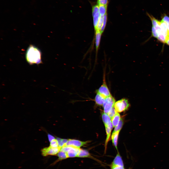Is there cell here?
<instances>
[{"mask_svg":"<svg viewBox=\"0 0 169 169\" xmlns=\"http://www.w3.org/2000/svg\"><path fill=\"white\" fill-rule=\"evenodd\" d=\"M42 53L40 50L37 47L32 44L28 48L25 54L27 62L30 65H37L42 63Z\"/></svg>","mask_w":169,"mask_h":169,"instance_id":"obj_1","label":"cell"},{"mask_svg":"<svg viewBox=\"0 0 169 169\" xmlns=\"http://www.w3.org/2000/svg\"><path fill=\"white\" fill-rule=\"evenodd\" d=\"M80 149L72 146H64L60 150L66 153L68 158H72L77 157Z\"/></svg>","mask_w":169,"mask_h":169,"instance_id":"obj_2","label":"cell"},{"mask_svg":"<svg viewBox=\"0 0 169 169\" xmlns=\"http://www.w3.org/2000/svg\"><path fill=\"white\" fill-rule=\"evenodd\" d=\"M129 106L127 100L123 99L115 103L114 107L116 111L120 112L127 110Z\"/></svg>","mask_w":169,"mask_h":169,"instance_id":"obj_3","label":"cell"},{"mask_svg":"<svg viewBox=\"0 0 169 169\" xmlns=\"http://www.w3.org/2000/svg\"><path fill=\"white\" fill-rule=\"evenodd\" d=\"M115 103V99L111 95L106 98L102 105L104 112L107 114L114 107Z\"/></svg>","mask_w":169,"mask_h":169,"instance_id":"obj_4","label":"cell"},{"mask_svg":"<svg viewBox=\"0 0 169 169\" xmlns=\"http://www.w3.org/2000/svg\"><path fill=\"white\" fill-rule=\"evenodd\" d=\"M61 148L59 147L57 148H53L49 146L42 149V154L44 156L49 155L56 156L57 155L60 151Z\"/></svg>","mask_w":169,"mask_h":169,"instance_id":"obj_5","label":"cell"},{"mask_svg":"<svg viewBox=\"0 0 169 169\" xmlns=\"http://www.w3.org/2000/svg\"><path fill=\"white\" fill-rule=\"evenodd\" d=\"M89 142V141L83 142L76 139H69L64 146H70L80 148L81 147L86 145Z\"/></svg>","mask_w":169,"mask_h":169,"instance_id":"obj_6","label":"cell"},{"mask_svg":"<svg viewBox=\"0 0 169 169\" xmlns=\"http://www.w3.org/2000/svg\"><path fill=\"white\" fill-rule=\"evenodd\" d=\"M98 93L105 98L111 96L105 82H104L99 88L96 91Z\"/></svg>","mask_w":169,"mask_h":169,"instance_id":"obj_7","label":"cell"},{"mask_svg":"<svg viewBox=\"0 0 169 169\" xmlns=\"http://www.w3.org/2000/svg\"><path fill=\"white\" fill-rule=\"evenodd\" d=\"M147 15L150 19L152 26L156 29L157 34L161 32L160 26V21L158 20L152 15L147 13Z\"/></svg>","mask_w":169,"mask_h":169,"instance_id":"obj_8","label":"cell"},{"mask_svg":"<svg viewBox=\"0 0 169 169\" xmlns=\"http://www.w3.org/2000/svg\"><path fill=\"white\" fill-rule=\"evenodd\" d=\"M105 127L107 134V137L105 144V152H106L108 143L109 139L111 130L113 127L111 122H110L108 125L105 126Z\"/></svg>","mask_w":169,"mask_h":169,"instance_id":"obj_9","label":"cell"},{"mask_svg":"<svg viewBox=\"0 0 169 169\" xmlns=\"http://www.w3.org/2000/svg\"><path fill=\"white\" fill-rule=\"evenodd\" d=\"M111 166H120L124 167L123 161L119 152L114 159Z\"/></svg>","mask_w":169,"mask_h":169,"instance_id":"obj_10","label":"cell"},{"mask_svg":"<svg viewBox=\"0 0 169 169\" xmlns=\"http://www.w3.org/2000/svg\"><path fill=\"white\" fill-rule=\"evenodd\" d=\"M77 157L81 158H89L94 160L96 159L91 155L88 150L81 149H80Z\"/></svg>","mask_w":169,"mask_h":169,"instance_id":"obj_11","label":"cell"},{"mask_svg":"<svg viewBox=\"0 0 169 169\" xmlns=\"http://www.w3.org/2000/svg\"><path fill=\"white\" fill-rule=\"evenodd\" d=\"M105 99L99 94L96 93L94 101L96 104L97 105L102 106Z\"/></svg>","mask_w":169,"mask_h":169,"instance_id":"obj_12","label":"cell"},{"mask_svg":"<svg viewBox=\"0 0 169 169\" xmlns=\"http://www.w3.org/2000/svg\"><path fill=\"white\" fill-rule=\"evenodd\" d=\"M57 155L58 158L54 163V164L60 161L68 158L66 153L61 150H60Z\"/></svg>","mask_w":169,"mask_h":169,"instance_id":"obj_13","label":"cell"},{"mask_svg":"<svg viewBox=\"0 0 169 169\" xmlns=\"http://www.w3.org/2000/svg\"><path fill=\"white\" fill-rule=\"evenodd\" d=\"M119 131H118L115 132H113L111 136L112 143L118 152V151L117 147V142Z\"/></svg>","mask_w":169,"mask_h":169,"instance_id":"obj_14","label":"cell"},{"mask_svg":"<svg viewBox=\"0 0 169 169\" xmlns=\"http://www.w3.org/2000/svg\"><path fill=\"white\" fill-rule=\"evenodd\" d=\"M111 119L113 127H115L118 125L120 121V117L119 114L117 112Z\"/></svg>","mask_w":169,"mask_h":169,"instance_id":"obj_15","label":"cell"},{"mask_svg":"<svg viewBox=\"0 0 169 169\" xmlns=\"http://www.w3.org/2000/svg\"><path fill=\"white\" fill-rule=\"evenodd\" d=\"M160 26L162 33L165 36L166 39L168 35V31L166 23L160 21Z\"/></svg>","mask_w":169,"mask_h":169,"instance_id":"obj_16","label":"cell"},{"mask_svg":"<svg viewBox=\"0 0 169 169\" xmlns=\"http://www.w3.org/2000/svg\"><path fill=\"white\" fill-rule=\"evenodd\" d=\"M102 117L105 126H106L111 121V118L107 114L103 112L102 113Z\"/></svg>","mask_w":169,"mask_h":169,"instance_id":"obj_17","label":"cell"},{"mask_svg":"<svg viewBox=\"0 0 169 169\" xmlns=\"http://www.w3.org/2000/svg\"><path fill=\"white\" fill-rule=\"evenodd\" d=\"M101 34L100 31H96L95 44L96 49H97L99 47Z\"/></svg>","mask_w":169,"mask_h":169,"instance_id":"obj_18","label":"cell"},{"mask_svg":"<svg viewBox=\"0 0 169 169\" xmlns=\"http://www.w3.org/2000/svg\"><path fill=\"white\" fill-rule=\"evenodd\" d=\"M107 5H100L99 6V12L101 16H103L107 13Z\"/></svg>","mask_w":169,"mask_h":169,"instance_id":"obj_19","label":"cell"},{"mask_svg":"<svg viewBox=\"0 0 169 169\" xmlns=\"http://www.w3.org/2000/svg\"><path fill=\"white\" fill-rule=\"evenodd\" d=\"M100 16L99 12L96 13L93 16V24L95 30L96 28Z\"/></svg>","mask_w":169,"mask_h":169,"instance_id":"obj_20","label":"cell"},{"mask_svg":"<svg viewBox=\"0 0 169 169\" xmlns=\"http://www.w3.org/2000/svg\"><path fill=\"white\" fill-rule=\"evenodd\" d=\"M123 123V121L122 118H121L118 125L115 127L113 132L118 131H120L121 129Z\"/></svg>","mask_w":169,"mask_h":169,"instance_id":"obj_21","label":"cell"},{"mask_svg":"<svg viewBox=\"0 0 169 169\" xmlns=\"http://www.w3.org/2000/svg\"><path fill=\"white\" fill-rule=\"evenodd\" d=\"M56 139L58 142L59 147L61 148L63 147L68 140L67 139H61L58 138H57Z\"/></svg>","mask_w":169,"mask_h":169,"instance_id":"obj_22","label":"cell"},{"mask_svg":"<svg viewBox=\"0 0 169 169\" xmlns=\"http://www.w3.org/2000/svg\"><path fill=\"white\" fill-rule=\"evenodd\" d=\"M157 38L161 42L164 43H165L166 38L162 32L158 34Z\"/></svg>","mask_w":169,"mask_h":169,"instance_id":"obj_23","label":"cell"},{"mask_svg":"<svg viewBox=\"0 0 169 169\" xmlns=\"http://www.w3.org/2000/svg\"><path fill=\"white\" fill-rule=\"evenodd\" d=\"M107 20V13L105 15L103 16V20L102 26L100 31L102 33L104 31L106 23Z\"/></svg>","mask_w":169,"mask_h":169,"instance_id":"obj_24","label":"cell"},{"mask_svg":"<svg viewBox=\"0 0 169 169\" xmlns=\"http://www.w3.org/2000/svg\"><path fill=\"white\" fill-rule=\"evenodd\" d=\"M103 16H100L99 20L96 29V31H100L103 24Z\"/></svg>","mask_w":169,"mask_h":169,"instance_id":"obj_25","label":"cell"},{"mask_svg":"<svg viewBox=\"0 0 169 169\" xmlns=\"http://www.w3.org/2000/svg\"><path fill=\"white\" fill-rule=\"evenodd\" d=\"M117 112L114 107L112 108L107 114L111 119L115 115Z\"/></svg>","mask_w":169,"mask_h":169,"instance_id":"obj_26","label":"cell"},{"mask_svg":"<svg viewBox=\"0 0 169 169\" xmlns=\"http://www.w3.org/2000/svg\"><path fill=\"white\" fill-rule=\"evenodd\" d=\"M50 146L53 148L59 147L57 139H55L50 142Z\"/></svg>","mask_w":169,"mask_h":169,"instance_id":"obj_27","label":"cell"},{"mask_svg":"<svg viewBox=\"0 0 169 169\" xmlns=\"http://www.w3.org/2000/svg\"><path fill=\"white\" fill-rule=\"evenodd\" d=\"M99 6L96 5L94 6L92 8V15L93 16L96 13L99 12Z\"/></svg>","mask_w":169,"mask_h":169,"instance_id":"obj_28","label":"cell"},{"mask_svg":"<svg viewBox=\"0 0 169 169\" xmlns=\"http://www.w3.org/2000/svg\"><path fill=\"white\" fill-rule=\"evenodd\" d=\"M152 36L155 38H157L158 35L155 28L152 26Z\"/></svg>","mask_w":169,"mask_h":169,"instance_id":"obj_29","label":"cell"},{"mask_svg":"<svg viewBox=\"0 0 169 169\" xmlns=\"http://www.w3.org/2000/svg\"><path fill=\"white\" fill-rule=\"evenodd\" d=\"M161 21L166 23H169V17L166 15H164L162 18Z\"/></svg>","mask_w":169,"mask_h":169,"instance_id":"obj_30","label":"cell"},{"mask_svg":"<svg viewBox=\"0 0 169 169\" xmlns=\"http://www.w3.org/2000/svg\"><path fill=\"white\" fill-rule=\"evenodd\" d=\"M97 3L99 5H107L108 0H98Z\"/></svg>","mask_w":169,"mask_h":169,"instance_id":"obj_31","label":"cell"},{"mask_svg":"<svg viewBox=\"0 0 169 169\" xmlns=\"http://www.w3.org/2000/svg\"><path fill=\"white\" fill-rule=\"evenodd\" d=\"M111 169H125L124 167L120 166H111Z\"/></svg>","mask_w":169,"mask_h":169,"instance_id":"obj_32","label":"cell"},{"mask_svg":"<svg viewBox=\"0 0 169 169\" xmlns=\"http://www.w3.org/2000/svg\"><path fill=\"white\" fill-rule=\"evenodd\" d=\"M48 137L49 141L50 142L53 140L55 139L54 137L49 134H48Z\"/></svg>","mask_w":169,"mask_h":169,"instance_id":"obj_33","label":"cell"},{"mask_svg":"<svg viewBox=\"0 0 169 169\" xmlns=\"http://www.w3.org/2000/svg\"><path fill=\"white\" fill-rule=\"evenodd\" d=\"M166 24L168 31V35H169V23H166Z\"/></svg>","mask_w":169,"mask_h":169,"instance_id":"obj_34","label":"cell"},{"mask_svg":"<svg viewBox=\"0 0 169 169\" xmlns=\"http://www.w3.org/2000/svg\"><path fill=\"white\" fill-rule=\"evenodd\" d=\"M165 43L169 46V38L167 39L166 40Z\"/></svg>","mask_w":169,"mask_h":169,"instance_id":"obj_35","label":"cell"},{"mask_svg":"<svg viewBox=\"0 0 169 169\" xmlns=\"http://www.w3.org/2000/svg\"><path fill=\"white\" fill-rule=\"evenodd\" d=\"M168 38H169V35H168V37H167V38H166V39H167Z\"/></svg>","mask_w":169,"mask_h":169,"instance_id":"obj_36","label":"cell"},{"mask_svg":"<svg viewBox=\"0 0 169 169\" xmlns=\"http://www.w3.org/2000/svg\"></svg>","mask_w":169,"mask_h":169,"instance_id":"obj_37","label":"cell"}]
</instances>
